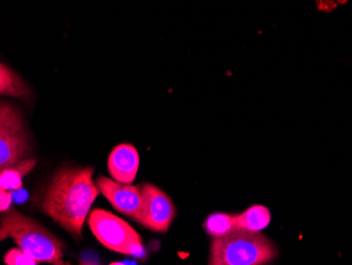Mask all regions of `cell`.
<instances>
[{
    "label": "cell",
    "instance_id": "cell-1",
    "mask_svg": "<svg viewBox=\"0 0 352 265\" xmlns=\"http://www.w3.org/2000/svg\"><path fill=\"white\" fill-rule=\"evenodd\" d=\"M93 173L91 167L59 169L41 202L43 213L76 238H82L85 221L100 193Z\"/></svg>",
    "mask_w": 352,
    "mask_h": 265
},
{
    "label": "cell",
    "instance_id": "cell-2",
    "mask_svg": "<svg viewBox=\"0 0 352 265\" xmlns=\"http://www.w3.org/2000/svg\"><path fill=\"white\" fill-rule=\"evenodd\" d=\"M9 238L38 263L66 264L63 261V243L35 219L16 209H8L1 215L0 240Z\"/></svg>",
    "mask_w": 352,
    "mask_h": 265
},
{
    "label": "cell",
    "instance_id": "cell-3",
    "mask_svg": "<svg viewBox=\"0 0 352 265\" xmlns=\"http://www.w3.org/2000/svg\"><path fill=\"white\" fill-rule=\"evenodd\" d=\"M278 251L260 233L234 229L211 243L210 265H261L274 260Z\"/></svg>",
    "mask_w": 352,
    "mask_h": 265
},
{
    "label": "cell",
    "instance_id": "cell-4",
    "mask_svg": "<svg viewBox=\"0 0 352 265\" xmlns=\"http://www.w3.org/2000/svg\"><path fill=\"white\" fill-rule=\"evenodd\" d=\"M88 222L93 235L107 248L131 256L144 253L140 233L118 215L104 209H94L89 215Z\"/></svg>",
    "mask_w": 352,
    "mask_h": 265
},
{
    "label": "cell",
    "instance_id": "cell-5",
    "mask_svg": "<svg viewBox=\"0 0 352 265\" xmlns=\"http://www.w3.org/2000/svg\"><path fill=\"white\" fill-rule=\"evenodd\" d=\"M30 151L23 112L12 103L3 100L0 104V169L27 159Z\"/></svg>",
    "mask_w": 352,
    "mask_h": 265
},
{
    "label": "cell",
    "instance_id": "cell-6",
    "mask_svg": "<svg viewBox=\"0 0 352 265\" xmlns=\"http://www.w3.org/2000/svg\"><path fill=\"white\" fill-rule=\"evenodd\" d=\"M142 203L134 221L156 233H166L173 222L176 209L167 193L153 184L142 186Z\"/></svg>",
    "mask_w": 352,
    "mask_h": 265
},
{
    "label": "cell",
    "instance_id": "cell-7",
    "mask_svg": "<svg viewBox=\"0 0 352 265\" xmlns=\"http://www.w3.org/2000/svg\"><path fill=\"white\" fill-rule=\"evenodd\" d=\"M96 185L116 211L133 220L135 219L142 203V191L140 185L120 183L104 176L98 178Z\"/></svg>",
    "mask_w": 352,
    "mask_h": 265
},
{
    "label": "cell",
    "instance_id": "cell-8",
    "mask_svg": "<svg viewBox=\"0 0 352 265\" xmlns=\"http://www.w3.org/2000/svg\"><path fill=\"white\" fill-rule=\"evenodd\" d=\"M140 167V154L134 146L120 144L116 146L108 159L111 177L120 183L131 184L135 180Z\"/></svg>",
    "mask_w": 352,
    "mask_h": 265
},
{
    "label": "cell",
    "instance_id": "cell-9",
    "mask_svg": "<svg viewBox=\"0 0 352 265\" xmlns=\"http://www.w3.org/2000/svg\"><path fill=\"white\" fill-rule=\"evenodd\" d=\"M0 94L30 103L34 93L25 78L3 61L0 65Z\"/></svg>",
    "mask_w": 352,
    "mask_h": 265
},
{
    "label": "cell",
    "instance_id": "cell-10",
    "mask_svg": "<svg viewBox=\"0 0 352 265\" xmlns=\"http://www.w3.org/2000/svg\"><path fill=\"white\" fill-rule=\"evenodd\" d=\"M270 211L264 205H253L244 213L235 215L234 224L236 229L260 233L270 224Z\"/></svg>",
    "mask_w": 352,
    "mask_h": 265
},
{
    "label": "cell",
    "instance_id": "cell-11",
    "mask_svg": "<svg viewBox=\"0 0 352 265\" xmlns=\"http://www.w3.org/2000/svg\"><path fill=\"white\" fill-rule=\"evenodd\" d=\"M36 159H25L15 165L0 169V189L19 191L23 187V179L36 166Z\"/></svg>",
    "mask_w": 352,
    "mask_h": 265
},
{
    "label": "cell",
    "instance_id": "cell-12",
    "mask_svg": "<svg viewBox=\"0 0 352 265\" xmlns=\"http://www.w3.org/2000/svg\"><path fill=\"white\" fill-rule=\"evenodd\" d=\"M234 217L235 215H230V213H212L207 218L204 227L208 235H210L213 238L223 236L236 229L234 224Z\"/></svg>",
    "mask_w": 352,
    "mask_h": 265
},
{
    "label": "cell",
    "instance_id": "cell-13",
    "mask_svg": "<svg viewBox=\"0 0 352 265\" xmlns=\"http://www.w3.org/2000/svg\"><path fill=\"white\" fill-rule=\"evenodd\" d=\"M7 265H36L38 264L35 259L32 258L21 248H12L3 257Z\"/></svg>",
    "mask_w": 352,
    "mask_h": 265
},
{
    "label": "cell",
    "instance_id": "cell-14",
    "mask_svg": "<svg viewBox=\"0 0 352 265\" xmlns=\"http://www.w3.org/2000/svg\"><path fill=\"white\" fill-rule=\"evenodd\" d=\"M316 9L322 13L330 14L340 7L337 0H316Z\"/></svg>",
    "mask_w": 352,
    "mask_h": 265
},
{
    "label": "cell",
    "instance_id": "cell-15",
    "mask_svg": "<svg viewBox=\"0 0 352 265\" xmlns=\"http://www.w3.org/2000/svg\"><path fill=\"white\" fill-rule=\"evenodd\" d=\"M12 204V193L11 191H6V189H0V211L10 209Z\"/></svg>",
    "mask_w": 352,
    "mask_h": 265
},
{
    "label": "cell",
    "instance_id": "cell-16",
    "mask_svg": "<svg viewBox=\"0 0 352 265\" xmlns=\"http://www.w3.org/2000/svg\"><path fill=\"white\" fill-rule=\"evenodd\" d=\"M339 6H346L348 3H349L350 0H337Z\"/></svg>",
    "mask_w": 352,
    "mask_h": 265
}]
</instances>
